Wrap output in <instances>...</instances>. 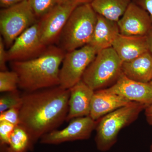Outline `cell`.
<instances>
[{"label": "cell", "mask_w": 152, "mask_h": 152, "mask_svg": "<svg viewBox=\"0 0 152 152\" xmlns=\"http://www.w3.org/2000/svg\"><path fill=\"white\" fill-rule=\"evenodd\" d=\"M69 96V89L60 86L22 94L19 126L33 144L66 121Z\"/></svg>", "instance_id": "6da1fadb"}, {"label": "cell", "mask_w": 152, "mask_h": 152, "mask_svg": "<svg viewBox=\"0 0 152 152\" xmlns=\"http://www.w3.org/2000/svg\"><path fill=\"white\" fill-rule=\"evenodd\" d=\"M66 53L53 45L34 58L10 62L12 70L18 77L19 88L32 92L60 86V67Z\"/></svg>", "instance_id": "7a4b0ae2"}, {"label": "cell", "mask_w": 152, "mask_h": 152, "mask_svg": "<svg viewBox=\"0 0 152 152\" xmlns=\"http://www.w3.org/2000/svg\"><path fill=\"white\" fill-rule=\"evenodd\" d=\"M97 20V14L90 3L77 6L69 17L60 36L58 42L60 48L67 53L88 45Z\"/></svg>", "instance_id": "3957f363"}, {"label": "cell", "mask_w": 152, "mask_h": 152, "mask_svg": "<svg viewBox=\"0 0 152 152\" xmlns=\"http://www.w3.org/2000/svg\"><path fill=\"white\" fill-rule=\"evenodd\" d=\"M148 106L130 102L111 112L97 121L95 141L101 152L109 151L116 143L120 131L132 123Z\"/></svg>", "instance_id": "277c9868"}, {"label": "cell", "mask_w": 152, "mask_h": 152, "mask_svg": "<svg viewBox=\"0 0 152 152\" xmlns=\"http://www.w3.org/2000/svg\"><path fill=\"white\" fill-rule=\"evenodd\" d=\"M123 63L112 47L104 49L97 53L82 80L94 91L109 88L122 75Z\"/></svg>", "instance_id": "5b68a950"}, {"label": "cell", "mask_w": 152, "mask_h": 152, "mask_svg": "<svg viewBox=\"0 0 152 152\" xmlns=\"http://www.w3.org/2000/svg\"><path fill=\"white\" fill-rule=\"evenodd\" d=\"M38 21L28 0L2 9L0 31L6 48H10L20 35Z\"/></svg>", "instance_id": "8992f818"}, {"label": "cell", "mask_w": 152, "mask_h": 152, "mask_svg": "<svg viewBox=\"0 0 152 152\" xmlns=\"http://www.w3.org/2000/svg\"><path fill=\"white\" fill-rule=\"evenodd\" d=\"M97 52L90 45L66 53L60 69V86L69 89L82 80Z\"/></svg>", "instance_id": "52a82bcc"}, {"label": "cell", "mask_w": 152, "mask_h": 152, "mask_svg": "<svg viewBox=\"0 0 152 152\" xmlns=\"http://www.w3.org/2000/svg\"><path fill=\"white\" fill-rule=\"evenodd\" d=\"M75 5L59 2L38 21L42 42L46 46L58 42L63 29Z\"/></svg>", "instance_id": "ba28073f"}, {"label": "cell", "mask_w": 152, "mask_h": 152, "mask_svg": "<svg viewBox=\"0 0 152 152\" xmlns=\"http://www.w3.org/2000/svg\"><path fill=\"white\" fill-rule=\"evenodd\" d=\"M97 121L89 116L76 118L69 121L64 129H56L43 136L40 142L47 145H58L65 142L83 140L89 139L96 129Z\"/></svg>", "instance_id": "9c48e42d"}, {"label": "cell", "mask_w": 152, "mask_h": 152, "mask_svg": "<svg viewBox=\"0 0 152 152\" xmlns=\"http://www.w3.org/2000/svg\"><path fill=\"white\" fill-rule=\"evenodd\" d=\"M48 47L41 41L38 21L18 37L7 50L8 61H20L34 58Z\"/></svg>", "instance_id": "30bf717a"}, {"label": "cell", "mask_w": 152, "mask_h": 152, "mask_svg": "<svg viewBox=\"0 0 152 152\" xmlns=\"http://www.w3.org/2000/svg\"><path fill=\"white\" fill-rule=\"evenodd\" d=\"M117 23L124 35L146 36L152 28L148 13L132 1Z\"/></svg>", "instance_id": "8fae6325"}, {"label": "cell", "mask_w": 152, "mask_h": 152, "mask_svg": "<svg viewBox=\"0 0 152 152\" xmlns=\"http://www.w3.org/2000/svg\"><path fill=\"white\" fill-rule=\"evenodd\" d=\"M106 89L109 92L121 96L130 102L148 107L152 104L151 84L133 80L123 74L115 84Z\"/></svg>", "instance_id": "7c38bea8"}, {"label": "cell", "mask_w": 152, "mask_h": 152, "mask_svg": "<svg viewBox=\"0 0 152 152\" xmlns=\"http://www.w3.org/2000/svg\"><path fill=\"white\" fill-rule=\"evenodd\" d=\"M69 91V110L66 121L69 122L76 118L89 116L94 91L82 80Z\"/></svg>", "instance_id": "4fadbf2b"}, {"label": "cell", "mask_w": 152, "mask_h": 152, "mask_svg": "<svg viewBox=\"0 0 152 152\" xmlns=\"http://www.w3.org/2000/svg\"><path fill=\"white\" fill-rule=\"evenodd\" d=\"M130 102H132L121 96L109 92L106 88L95 91L92 99L89 116L97 121Z\"/></svg>", "instance_id": "5bb4252c"}, {"label": "cell", "mask_w": 152, "mask_h": 152, "mask_svg": "<svg viewBox=\"0 0 152 152\" xmlns=\"http://www.w3.org/2000/svg\"><path fill=\"white\" fill-rule=\"evenodd\" d=\"M120 34L117 22L97 14V20L91 39L88 45L98 52L112 48Z\"/></svg>", "instance_id": "9a60e30c"}, {"label": "cell", "mask_w": 152, "mask_h": 152, "mask_svg": "<svg viewBox=\"0 0 152 152\" xmlns=\"http://www.w3.org/2000/svg\"><path fill=\"white\" fill-rule=\"evenodd\" d=\"M112 48L124 62L129 61L148 52L146 36H130L121 34Z\"/></svg>", "instance_id": "2e32d148"}, {"label": "cell", "mask_w": 152, "mask_h": 152, "mask_svg": "<svg viewBox=\"0 0 152 152\" xmlns=\"http://www.w3.org/2000/svg\"><path fill=\"white\" fill-rule=\"evenodd\" d=\"M123 74L128 78L149 83L152 79V55L147 52L129 61L123 63Z\"/></svg>", "instance_id": "e0dca14e"}, {"label": "cell", "mask_w": 152, "mask_h": 152, "mask_svg": "<svg viewBox=\"0 0 152 152\" xmlns=\"http://www.w3.org/2000/svg\"><path fill=\"white\" fill-rule=\"evenodd\" d=\"M132 0H91L90 4L98 15L118 22Z\"/></svg>", "instance_id": "ac0fdd59"}, {"label": "cell", "mask_w": 152, "mask_h": 152, "mask_svg": "<svg viewBox=\"0 0 152 152\" xmlns=\"http://www.w3.org/2000/svg\"><path fill=\"white\" fill-rule=\"evenodd\" d=\"M34 145L27 132L19 125L11 135L8 145L1 149V152H28L33 150Z\"/></svg>", "instance_id": "d6986e66"}, {"label": "cell", "mask_w": 152, "mask_h": 152, "mask_svg": "<svg viewBox=\"0 0 152 152\" xmlns=\"http://www.w3.org/2000/svg\"><path fill=\"white\" fill-rule=\"evenodd\" d=\"M19 78L14 71L0 72V92L1 93L14 91L19 88Z\"/></svg>", "instance_id": "ffe728a7"}, {"label": "cell", "mask_w": 152, "mask_h": 152, "mask_svg": "<svg viewBox=\"0 0 152 152\" xmlns=\"http://www.w3.org/2000/svg\"><path fill=\"white\" fill-rule=\"evenodd\" d=\"M22 103V94L18 90L4 93L0 97V113L13 108H20Z\"/></svg>", "instance_id": "44dd1931"}, {"label": "cell", "mask_w": 152, "mask_h": 152, "mask_svg": "<svg viewBox=\"0 0 152 152\" xmlns=\"http://www.w3.org/2000/svg\"><path fill=\"white\" fill-rule=\"evenodd\" d=\"M28 1L38 20L48 12L59 2V0Z\"/></svg>", "instance_id": "7402d4cb"}, {"label": "cell", "mask_w": 152, "mask_h": 152, "mask_svg": "<svg viewBox=\"0 0 152 152\" xmlns=\"http://www.w3.org/2000/svg\"><path fill=\"white\" fill-rule=\"evenodd\" d=\"M16 127L15 125L5 121H0V145L1 149L8 145L11 135Z\"/></svg>", "instance_id": "603a6c76"}, {"label": "cell", "mask_w": 152, "mask_h": 152, "mask_svg": "<svg viewBox=\"0 0 152 152\" xmlns=\"http://www.w3.org/2000/svg\"><path fill=\"white\" fill-rule=\"evenodd\" d=\"M20 108H13L0 113V121H5L15 126L20 124Z\"/></svg>", "instance_id": "cb8c5ba5"}, {"label": "cell", "mask_w": 152, "mask_h": 152, "mask_svg": "<svg viewBox=\"0 0 152 152\" xmlns=\"http://www.w3.org/2000/svg\"><path fill=\"white\" fill-rule=\"evenodd\" d=\"M2 38L0 37V70L1 71L8 70L7 64L8 61L7 50Z\"/></svg>", "instance_id": "d4e9b609"}, {"label": "cell", "mask_w": 152, "mask_h": 152, "mask_svg": "<svg viewBox=\"0 0 152 152\" xmlns=\"http://www.w3.org/2000/svg\"><path fill=\"white\" fill-rule=\"evenodd\" d=\"M132 2L148 13L152 22V0H132Z\"/></svg>", "instance_id": "484cf974"}, {"label": "cell", "mask_w": 152, "mask_h": 152, "mask_svg": "<svg viewBox=\"0 0 152 152\" xmlns=\"http://www.w3.org/2000/svg\"><path fill=\"white\" fill-rule=\"evenodd\" d=\"M26 0H0V6L2 8H6Z\"/></svg>", "instance_id": "4316f807"}, {"label": "cell", "mask_w": 152, "mask_h": 152, "mask_svg": "<svg viewBox=\"0 0 152 152\" xmlns=\"http://www.w3.org/2000/svg\"><path fill=\"white\" fill-rule=\"evenodd\" d=\"M91 1V0H59V2L77 6L86 3H90Z\"/></svg>", "instance_id": "83f0119b"}, {"label": "cell", "mask_w": 152, "mask_h": 152, "mask_svg": "<svg viewBox=\"0 0 152 152\" xmlns=\"http://www.w3.org/2000/svg\"><path fill=\"white\" fill-rule=\"evenodd\" d=\"M145 111L147 122L152 126V104L147 107Z\"/></svg>", "instance_id": "f1b7e54d"}, {"label": "cell", "mask_w": 152, "mask_h": 152, "mask_svg": "<svg viewBox=\"0 0 152 152\" xmlns=\"http://www.w3.org/2000/svg\"><path fill=\"white\" fill-rule=\"evenodd\" d=\"M146 38L148 50L152 55V28L146 36Z\"/></svg>", "instance_id": "f546056e"}, {"label": "cell", "mask_w": 152, "mask_h": 152, "mask_svg": "<svg viewBox=\"0 0 152 152\" xmlns=\"http://www.w3.org/2000/svg\"><path fill=\"white\" fill-rule=\"evenodd\" d=\"M150 152H152V142L150 147Z\"/></svg>", "instance_id": "4dcf8cb0"}, {"label": "cell", "mask_w": 152, "mask_h": 152, "mask_svg": "<svg viewBox=\"0 0 152 152\" xmlns=\"http://www.w3.org/2000/svg\"><path fill=\"white\" fill-rule=\"evenodd\" d=\"M150 83H151V84L152 85V79L151 80V81L150 82Z\"/></svg>", "instance_id": "1f68e13d"}, {"label": "cell", "mask_w": 152, "mask_h": 152, "mask_svg": "<svg viewBox=\"0 0 152 152\" xmlns=\"http://www.w3.org/2000/svg\"></svg>", "instance_id": "d6a6232c"}]
</instances>
